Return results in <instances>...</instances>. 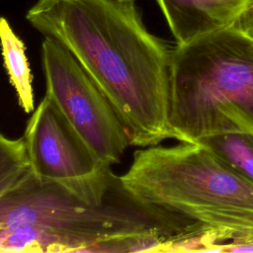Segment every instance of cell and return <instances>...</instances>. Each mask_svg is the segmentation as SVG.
I'll return each instance as SVG.
<instances>
[{
    "mask_svg": "<svg viewBox=\"0 0 253 253\" xmlns=\"http://www.w3.org/2000/svg\"><path fill=\"white\" fill-rule=\"evenodd\" d=\"M26 19L79 62L111 102L130 145L170 138L171 49L147 31L134 2L38 0Z\"/></svg>",
    "mask_w": 253,
    "mask_h": 253,
    "instance_id": "1",
    "label": "cell"
},
{
    "mask_svg": "<svg viewBox=\"0 0 253 253\" xmlns=\"http://www.w3.org/2000/svg\"><path fill=\"white\" fill-rule=\"evenodd\" d=\"M211 230L176 211L135 199L111 167L78 183L30 172L0 198V252H98L109 241L155 234L166 252H186Z\"/></svg>",
    "mask_w": 253,
    "mask_h": 253,
    "instance_id": "2",
    "label": "cell"
},
{
    "mask_svg": "<svg viewBox=\"0 0 253 253\" xmlns=\"http://www.w3.org/2000/svg\"><path fill=\"white\" fill-rule=\"evenodd\" d=\"M168 123L181 142L253 132V41L229 27L171 49Z\"/></svg>",
    "mask_w": 253,
    "mask_h": 253,
    "instance_id": "3",
    "label": "cell"
},
{
    "mask_svg": "<svg viewBox=\"0 0 253 253\" xmlns=\"http://www.w3.org/2000/svg\"><path fill=\"white\" fill-rule=\"evenodd\" d=\"M120 180L135 199L203 224L222 243L253 228V184L200 142L137 150Z\"/></svg>",
    "mask_w": 253,
    "mask_h": 253,
    "instance_id": "4",
    "label": "cell"
},
{
    "mask_svg": "<svg viewBox=\"0 0 253 253\" xmlns=\"http://www.w3.org/2000/svg\"><path fill=\"white\" fill-rule=\"evenodd\" d=\"M42 63L46 95L54 102L95 156L119 163L129 144L127 131L111 102L73 55L44 37Z\"/></svg>",
    "mask_w": 253,
    "mask_h": 253,
    "instance_id": "5",
    "label": "cell"
},
{
    "mask_svg": "<svg viewBox=\"0 0 253 253\" xmlns=\"http://www.w3.org/2000/svg\"><path fill=\"white\" fill-rule=\"evenodd\" d=\"M23 139L30 170L41 180L78 183L111 167L95 156L46 94L33 111Z\"/></svg>",
    "mask_w": 253,
    "mask_h": 253,
    "instance_id": "6",
    "label": "cell"
},
{
    "mask_svg": "<svg viewBox=\"0 0 253 253\" xmlns=\"http://www.w3.org/2000/svg\"><path fill=\"white\" fill-rule=\"evenodd\" d=\"M177 44L232 26L248 0H155Z\"/></svg>",
    "mask_w": 253,
    "mask_h": 253,
    "instance_id": "7",
    "label": "cell"
},
{
    "mask_svg": "<svg viewBox=\"0 0 253 253\" xmlns=\"http://www.w3.org/2000/svg\"><path fill=\"white\" fill-rule=\"evenodd\" d=\"M0 47L10 83L26 113L35 110L32 73L24 42L16 35L5 17H0Z\"/></svg>",
    "mask_w": 253,
    "mask_h": 253,
    "instance_id": "8",
    "label": "cell"
},
{
    "mask_svg": "<svg viewBox=\"0 0 253 253\" xmlns=\"http://www.w3.org/2000/svg\"><path fill=\"white\" fill-rule=\"evenodd\" d=\"M200 142L238 175L253 184V132H223L199 139Z\"/></svg>",
    "mask_w": 253,
    "mask_h": 253,
    "instance_id": "9",
    "label": "cell"
},
{
    "mask_svg": "<svg viewBox=\"0 0 253 253\" xmlns=\"http://www.w3.org/2000/svg\"><path fill=\"white\" fill-rule=\"evenodd\" d=\"M30 172L23 137L9 138L0 132V198Z\"/></svg>",
    "mask_w": 253,
    "mask_h": 253,
    "instance_id": "10",
    "label": "cell"
},
{
    "mask_svg": "<svg viewBox=\"0 0 253 253\" xmlns=\"http://www.w3.org/2000/svg\"><path fill=\"white\" fill-rule=\"evenodd\" d=\"M231 27L253 41V0L246 2Z\"/></svg>",
    "mask_w": 253,
    "mask_h": 253,
    "instance_id": "11",
    "label": "cell"
},
{
    "mask_svg": "<svg viewBox=\"0 0 253 253\" xmlns=\"http://www.w3.org/2000/svg\"><path fill=\"white\" fill-rule=\"evenodd\" d=\"M239 241H249V242H253V228L247 233V235H246L243 239H241V240H239Z\"/></svg>",
    "mask_w": 253,
    "mask_h": 253,
    "instance_id": "12",
    "label": "cell"
},
{
    "mask_svg": "<svg viewBox=\"0 0 253 253\" xmlns=\"http://www.w3.org/2000/svg\"><path fill=\"white\" fill-rule=\"evenodd\" d=\"M118 1H121V2H127V3H131V2H134L135 0H118Z\"/></svg>",
    "mask_w": 253,
    "mask_h": 253,
    "instance_id": "13",
    "label": "cell"
}]
</instances>
